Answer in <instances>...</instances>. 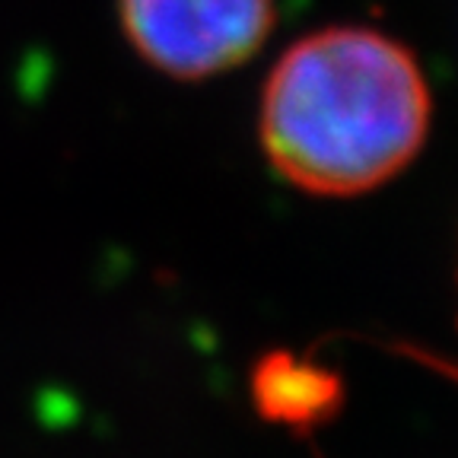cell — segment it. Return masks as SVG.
Here are the masks:
<instances>
[{
  "mask_svg": "<svg viewBox=\"0 0 458 458\" xmlns=\"http://www.w3.org/2000/svg\"><path fill=\"white\" fill-rule=\"evenodd\" d=\"M429 86L386 32L331 26L290 45L261 96V147L290 185L351 198L394 179L429 134Z\"/></svg>",
  "mask_w": 458,
  "mask_h": 458,
  "instance_id": "obj_1",
  "label": "cell"
},
{
  "mask_svg": "<svg viewBox=\"0 0 458 458\" xmlns=\"http://www.w3.org/2000/svg\"><path fill=\"white\" fill-rule=\"evenodd\" d=\"M137 55L175 80H204L249 61L274 29V0H118Z\"/></svg>",
  "mask_w": 458,
  "mask_h": 458,
  "instance_id": "obj_2",
  "label": "cell"
},
{
  "mask_svg": "<svg viewBox=\"0 0 458 458\" xmlns=\"http://www.w3.org/2000/svg\"><path fill=\"white\" fill-rule=\"evenodd\" d=\"M251 394H255V408L267 420L312 427L341 404V379L312 360L271 351L255 363Z\"/></svg>",
  "mask_w": 458,
  "mask_h": 458,
  "instance_id": "obj_3",
  "label": "cell"
}]
</instances>
